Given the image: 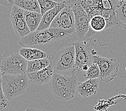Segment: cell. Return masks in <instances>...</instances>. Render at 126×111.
Returning a JSON list of instances; mask_svg holds the SVG:
<instances>
[{
    "mask_svg": "<svg viewBox=\"0 0 126 111\" xmlns=\"http://www.w3.org/2000/svg\"></svg>",
    "mask_w": 126,
    "mask_h": 111,
    "instance_id": "f546056e",
    "label": "cell"
},
{
    "mask_svg": "<svg viewBox=\"0 0 126 111\" xmlns=\"http://www.w3.org/2000/svg\"><path fill=\"white\" fill-rule=\"evenodd\" d=\"M73 45L75 49L76 70L86 71L94 62V56L97 55V52L93 48L90 39L77 41Z\"/></svg>",
    "mask_w": 126,
    "mask_h": 111,
    "instance_id": "8992f818",
    "label": "cell"
},
{
    "mask_svg": "<svg viewBox=\"0 0 126 111\" xmlns=\"http://www.w3.org/2000/svg\"><path fill=\"white\" fill-rule=\"evenodd\" d=\"M15 0H0V4L6 7H13Z\"/></svg>",
    "mask_w": 126,
    "mask_h": 111,
    "instance_id": "cb8c5ba5",
    "label": "cell"
},
{
    "mask_svg": "<svg viewBox=\"0 0 126 111\" xmlns=\"http://www.w3.org/2000/svg\"><path fill=\"white\" fill-rule=\"evenodd\" d=\"M25 111H37V110L34 109V108H30V109L26 110Z\"/></svg>",
    "mask_w": 126,
    "mask_h": 111,
    "instance_id": "484cf974",
    "label": "cell"
},
{
    "mask_svg": "<svg viewBox=\"0 0 126 111\" xmlns=\"http://www.w3.org/2000/svg\"><path fill=\"white\" fill-rule=\"evenodd\" d=\"M79 83L75 74L67 75L54 73L50 81L49 90L55 98L67 101L77 94Z\"/></svg>",
    "mask_w": 126,
    "mask_h": 111,
    "instance_id": "3957f363",
    "label": "cell"
},
{
    "mask_svg": "<svg viewBox=\"0 0 126 111\" xmlns=\"http://www.w3.org/2000/svg\"><path fill=\"white\" fill-rule=\"evenodd\" d=\"M28 74L10 75L2 74V86L8 100L22 95L29 86Z\"/></svg>",
    "mask_w": 126,
    "mask_h": 111,
    "instance_id": "5b68a950",
    "label": "cell"
},
{
    "mask_svg": "<svg viewBox=\"0 0 126 111\" xmlns=\"http://www.w3.org/2000/svg\"><path fill=\"white\" fill-rule=\"evenodd\" d=\"M40 8L41 13L43 15L47 11L52 9L58 5V3L53 1L52 0H37Z\"/></svg>",
    "mask_w": 126,
    "mask_h": 111,
    "instance_id": "7402d4cb",
    "label": "cell"
},
{
    "mask_svg": "<svg viewBox=\"0 0 126 111\" xmlns=\"http://www.w3.org/2000/svg\"><path fill=\"white\" fill-rule=\"evenodd\" d=\"M10 19L14 31L17 36L23 37L31 33L26 22L25 10L14 5Z\"/></svg>",
    "mask_w": 126,
    "mask_h": 111,
    "instance_id": "30bf717a",
    "label": "cell"
},
{
    "mask_svg": "<svg viewBox=\"0 0 126 111\" xmlns=\"http://www.w3.org/2000/svg\"><path fill=\"white\" fill-rule=\"evenodd\" d=\"M106 21L100 15H96L91 18L90 21V29L95 33L100 32L106 29Z\"/></svg>",
    "mask_w": 126,
    "mask_h": 111,
    "instance_id": "d6986e66",
    "label": "cell"
},
{
    "mask_svg": "<svg viewBox=\"0 0 126 111\" xmlns=\"http://www.w3.org/2000/svg\"><path fill=\"white\" fill-rule=\"evenodd\" d=\"M50 59L54 73L72 75L77 71L74 45L65 47L55 54L50 55Z\"/></svg>",
    "mask_w": 126,
    "mask_h": 111,
    "instance_id": "277c9868",
    "label": "cell"
},
{
    "mask_svg": "<svg viewBox=\"0 0 126 111\" xmlns=\"http://www.w3.org/2000/svg\"><path fill=\"white\" fill-rule=\"evenodd\" d=\"M50 64V55H48L47 57L45 58L28 61L26 73H30L43 70V69L48 66Z\"/></svg>",
    "mask_w": 126,
    "mask_h": 111,
    "instance_id": "2e32d148",
    "label": "cell"
},
{
    "mask_svg": "<svg viewBox=\"0 0 126 111\" xmlns=\"http://www.w3.org/2000/svg\"><path fill=\"white\" fill-rule=\"evenodd\" d=\"M116 12L119 19L126 26V1H118Z\"/></svg>",
    "mask_w": 126,
    "mask_h": 111,
    "instance_id": "44dd1931",
    "label": "cell"
},
{
    "mask_svg": "<svg viewBox=\"0 0 126 111\" xmlns=\"http://www.w3.org/2000/svg\"><path fill=\"white\" fill-rule=\"evenodd\" d=\"M100 69L98 64L95 62H93L90 66L88 70L86 71V73L84 76L86 80L97 79V78L99 79L100 76Z\"/></svg>",
    "mask_w": 126,
    "mask_h": 111,
    "instance_id": "ffe728a7",
    "label": "cell"
},
{
    "mask_svg": "<svg viewBox=\"0 0 126 111\" xmlns=\"http://www.w3.org/2000/svg\"><path fill=\"white\" fill-rule=\"evenodd\" d=\"M19 54L28 61L45 58L48 56L43 51L33 48L22 47L19 50Z\"/></svg>",
    "mask_w": 126,
    "mask_h": 111,
    "instance_id": "9a60e30c",
    "label": "cell"
},
{
    "mask_svg": "<svg viewBox=\"0 0 126 111\" xmlns=\"http://www.w3.org/2000/svg\"><path fill=\"white\" fill-rule=\"evenodd\" d=\"M54 73L52 65L50 64L48 66L40 71L30 73H27L29 81L37 85H43L50 82Z\"/></svg>",
    "mask_w": 126,
    "mask_h": 111,
    "instance_id": "7c38bea8",
    "label": "cell"
},
{
    "mask_svg": "<svg viewBox=\"0 0 126 111\" xmlns=\"http://www.w3.org/2000/svg\"><path fill=\"white\" fill-rule=\"evenodd\" d=\"M37 111H47L45 110H37Z\"/></svg>",
    "mask_w": 126,
    "mask_h": 111,
    "instance_id": "83f0119b",
    "label": "cell"
},
{
    "mask_svg": "<svg viewBox=\"0 0 126 111\" xmlns=\"http://www.w3.org/2000/svg\"><path fill=\"white\" fill-rule=\"evenodd\" d=\"M118 1H126V0H117Z\"/></svg>",
    "mask_w": 126,
    "mask_h": 111,
    "instance_id": "f1b7e54d",
    "label": "cell"
},
{
    "mask_svg": "<svg viewBox=\"0 0 126 111\" xmlns=\"http://www.w3.org/2000/svg\"><path fill=\"white\" fill-rule=\"evenodd\" d=\"M66 5L67 3H60L56 7L47 11L42 17L40 24L37 29V31H44L50 28L51 24L56 16Z\"/></svg>",
    "mask_w": 126,
    "mask_h": 111,
    "instance_id": "5bb4252c",
    "label": "cell"
},
{
    "mask_svg": "<svg viewBox=\"0 0 126 111\" xmlns=\"http://www.w3.org/2000/svg\"><path fill=\"white\" fill-rule=\"evenodd\" d=\"M43 15L40 12L25 11L26 24L31 32L37 31L39 26Z\"/></svg>",
    "mask_w": 126,
    "mask_h": 111,
    "instance_id": "e0dca14e",
    "label": "cell"
},
{
    "mask_svg": "<svg viewBox=\"0 0 126 111\" xmlns=\"http://www.w3.org/2000/svg\"><path fill=\"white\" fill-rule=\"evenodd\" d=\"M70 7L72 8L74 13L75 29L78 41L85 40V36L90 29V18L80 4H75Z\"/></svg>",
    "mask_w": 126,
    "mask_h": 111,
    "instance_id": "9c48e42d",
    "label": "cell"
},
{
    "mask_svg": "<svg viewBox=\"0 0 126 111\" xmlns=\"http://www.w3.org/2000/svg\"><path fill=\"white\" fill-rule=\"evenodd\" d=\"M50 28L71 29L75 28V16L72 8L67 5L60 12L54 19Z\"/></svg>",
    "mask_w": 126,
    "mask_h": 111,
    "instance_id": "8fae6325",
    "label": "cell"
},
{
    "mask_svg": "<svg viewBox=\"0 0 126 111\" xmlns=\"http://www.w3.org/2000/svg\"><path fill=\"white\" fill-rule=\"evenodd\" d=\"M28 61L19 53H13L2 62L0 69L2 74L17 75L27 73Z\"/></svg>",
    "mask_w": 126,
    "mask_h": 111,
    "instance_id": "ba28073f",
    "label": "cell"
},
{
    "mask_svg": "<svg viewBox=\"0 0 126 111\" xmlns=\"http://www.w3.org/2000/svg\"><path fill=\"white\" fill-rule=\"evenodd\" d=\"M52 1L58 3H64V2L67 3L69 0H52Z\"/></svg>",
    "mask_w": 126,
    "mask_h": 111,
    "instance_id": "d4e9b609",
    "label": "cell"
},
{
    "mask_svg": "<svg viewBox=\"0 0 126 111\" xmlns=\"http://www.w3.org/2000/svg\"><path fill=\"white\" fill-rule=\"evenodd\" d=\"M2 73L1 71V69H0V82H1L2 81Z\"/></svg>",
    "mask_w": 126,
    "mask_h": 111,
    "instance_id": "4316f807",
    "label": "cell"
},
{
    "mask_svg": "<svg viewBox=\"0 0 126 111\" xmlns=\"http://www.w3.org/2000/svg\"><path fill=\"white\" fill-rule=\"evenodd\" d=\"M78 41L75 29H61L49 28L35 31L22 37L19 45L22 47L39 49L48 55H53L63 48Z\"/></svg>",
    "mask_w": 126,
    "mask_h": 111,
    "instance_id": "6da1fadb",
    "label": "cell"
},
{
    "mask_svg": "<svg viewBox=\"0 0 126 111\" xmlns=\"http://www.w3.org/2000/svg\"><path fill=\"white\" fill-rule=\"evenodd\" d=\"M99 79H89L83 82H79L77 87V94L83 98H87L97 94Z\"/></svg>",
    "mask_w": 126,
    "mask_h": 111,
    "instance_id": "4fadbf2b",
    "label": "cell"
},
{
    "mask_svg": "<svg viewBox=\"0 0 126 111\" xmlns=\"http://www.w3.org/2000/svg\"><path fill=\"white\" fill-rule=\"evenodd\" d=\"M9 101L5 97L3 91L2 82H0V110H3L9 106Z\"/></svg>",
    "mask_w": 126,
    "mask_h": 111,
    "instance_id": "603a6c76",
    "label": "cell"
},
{
    "mask_svg": "<svg viewBox=\"0 0 126 111\" xmlns=\"http://www.w3.org/2000/svg\"><path fill=\"white\" fill-rule=\"evenodd\" d=\"M118 3L117 0H69L67 4L69 6L80 4L90 19L96 15L103 16L106 21V29L118 27L126 29V26L117 16L116 10Z\"/></svg>",
    "mask_w": 126,
    "mask_h": 111,
    "instance_id": "7a4b0ae2",
    "label": "cell"
},
{
    "mask_svg": "<svg viewBox=\"0 0 126 111\" xmlns=\"http://www.w3.org/2000/svg\"><path fill=\"white\" fill-rule=\"evenodd\" d=\"M14 5L27 11L41 13L39 4L37 0H15Z\"/></svg>",
    "mask_w": 126,
    "mask_h": 111,
    "instance_id": "ac0fdd59",
    "label": "cell"
},
{
    "mask_svg": "<svg viewBox=\"0 0 126 111\" xmlns=\"http://www.w3.org/2000/svg\"><path fill=\"white\" fill-rule=\"evenodd\" d=\"M94 62L97 63L100 69L99 80L109 82L118 75L119 65L115 58H109L98 55L94 56Z\"/></svg>",
    "mask_w": 126,
    "mask_h": 111,
    "instance_id": "52a82bcc",
    "label": "cell"
}]
</instances>
